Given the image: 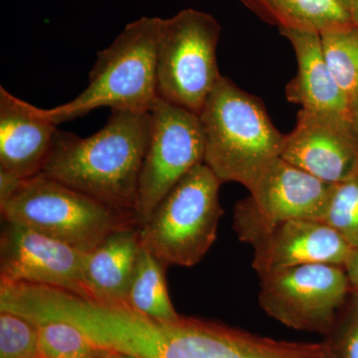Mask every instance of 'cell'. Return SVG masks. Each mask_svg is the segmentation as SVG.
<instances>
[{
    "mask_svg": "<svg viewBox=\"0 0 358 358\" xmlns=\"http://www.w3.org/2000/svg\"><path fill=\"white\" fill-rule=\"evenodd\" d=\"M150 133V114L112 110L88 138L57 129L42 173L136 218L138 181Z\"/></svg>",
    "mask_w": 358,
    "mask_h": 358,
    "instance_id": "6da1fadb",
    "label": "cell"
},
{
    "mask_svg": "<svg viewBox=\"0 0 358 358\" xmlns=\"http://www.w3.org/2000/svg\"><path fill=\"white\" fill-rule=\"evenodd\" d=\"M204 164L221 182L249 189L278 157L286 134L278 131L258 96L221 77L199 115Z\"/></svg>",
    "mask_w": 358,
    "mask_h": 358,
    "instance_id": "7a4b0ae2",
    "label": "cell"
},
{
    "mask_svg": "<svg viewBox=\"0 0 358 358\" xmlns=\"http://www.w3.org/2000/svg\"><path fill=\"white\" fill-rule=\"evenodd\" d=\"M162 18L143 16L129 23L98 54L87 88L70 102L42 109L55 124L72 121L98 108L145 114L157 95V47Z\"/></svg>",
    "mask_w": 358,
    "mask_h": 358,
    "instance_id": "3957f363",
    "label": "cell"
},
{
    "mask_svg": "<svg viewBox=\"0 0 358 358\" xmlns=\"http://www.w3.org/2000/svg\"><path fill=\"white\" fill-rule=\"evenodd\" d=\"M0 210L6 222L28 226L82 252L91 251L115 231L138 226L136 216L44 173L20 179L13 192L0 201Z\"/></svg>",
    "mask_w": 358,
    "mask_h": 358,
    "instance_id": "277c9868",
    "label": "cell"
},
{
    "mask_svg": "<svg viewBox=\"0 0 358 358\" xmlns=\"http://www.w3.org/2000/svg\"><path fill=\"white\" fill-rule=\"evenodd\" d=\"M221 183L206 164L193 167L138 227L141 246L166 268L199 264L217 237Z\"/></svg>",
    "mask_w": 358,
    "mask_h": 358,
    "instance_id": "5b68a950",
    "label": "cell"
},
{
    "mask_svg": "<svg viewBox=\"0 0 358 358\" xmlns=\"http://www.w3.org/2000/svg\"><path fill=\"white\" fill-rule=\"evenodd\" d=\"M221 27L210 14L188 8L162 20L157 47V95L200 115L222 77L216 49Z\"/></svg>",
    "mask_w": 358,
    "mask_h": 358,
    "instance_id": "8992f818",
    "label": "cell"
},
{
    "mask_svg": "<svg viewBox=\"0 0 358 358\" xmlns=\"http://www.w3.org/2000/svg\"><path fill=\"white\" fill-rule=\"evenodd\" d=\"M259 303L289 329L331 334L350 292L345 267L312 264L260 275Z\"/></svg>",
    "mask_w": 358,
    "mask_h": 358,
    "instance_id": "52a82bcc",
    "label": "cell"
},
{
    "mask_svg": "<svg viewBox=\"0 0 358 358\" xmlns=\"http://www.w3.org/2000/svg\"><path fill=\"white\" fill-rule=\"evenodd\" d=\"M138 181L136 221L143 225L173 186L204 164L205 141L199 115L157 99Z\"/></svg>",
    "mask_w": 358,
    "mask_h": 358,
    "instance_id": "ba28073f",
    "label": "cell"
},
{
    "mask_svg": "<svg viewBox=\"0 0 358 358\" xmlns=\"http://www.w3.org/2000/svg\"><path fill=\"white\" fill-rule=\"evenodd\" d=\"M334 186L278 157L235 206L234 228L241 241L253 245L277 224L294 219L324 221Z\"/></svg>",
    "mask_w": 358,
    "mask_h": 358,
    "instance_id": "9c48e42d",
    "label": "cell"
},
{
    "mask_svg": "<svg viewBox=\"0 0 358 358\" xmlns=\"http://www.w3.org/2000/svg\"><path fill=\"white\" fill-rule=\"evenodd\" d=\"M84 253L28 226L6 222L0 240L1 286L39 285L87 299Z\"/></svg>",
    "mask_w": 358,
    "mask_h": 358,
    "instance_id": "30bf717a",
    "label": "cell"
},
{
    "mask_svg": "<svg viewBox=\"0 0 358 358\" xmlns=\"http://www.w3.org/2000/svg\"><path fill=\"white\" fill-rule=\"evenodd\" d=\"M282 159L315 178L338 185L358 174V131L355 120L301 109L285 138Z\"/></svg>",
    "mask_w": 358,
    "mask_h": 358,
    "instance_id": "8fae6325",
    "label": "cell"
},
{
    "mask_svg": "<svg viewBox=\"0 0 358 358\" xmlns=\"http://www.w3.org/2000/svg\"><path fill=\"white\" fill-rule=\"evenodd\" d=\"M252 266L259 275L327 264L345 267L352 247L324 221L294 219L270 228L253 244Z\"/></svg>",
    "mask_w": 358,
    "mask_h": 358,
    "instance_id": "7c38bea8",
    "label": "cell"
},
{
    "mask_svg": "<svg viewBox=\"0 0 358 358\" xmlns=\"http://www.w3.org/2000/svg\"><path fill=\"white\" fill-rule=\"evenodd\" d=\"M57 126L42 109L0 87V171L20 179L41 173Z\"/></svg>",
    "mask_w": 358,
    "mask_h": 358,
    "instance_id": "4fadbf2b",
    "label": "cell"
},
{
    "mask_svg": "<svg viewBox=\"0 0 358 358\" xmlns=\"http://www.w3.org/2000/svg\"><path fill=\"white\" fill-rule=\"evenodd\" d=\"M138 227L115 231L85 252L82 277L87 300L102 305H126L129 287L140 256Z\"/></svg>",
    "mask_w": 358,
    "mask_h": 358,
    "instance_id": "5bb4252c",
    "label": "cell"
},
{
    "mask_svg": "<svg viewBox=\"0 0 358 358\" xmlns=\"http://www.w3.org/2000/svg\"><path fill=\"white\" fill-rule=\"evenodd\" d=\"M280 32L293 46L298 62L296 77L286 87L288 101L300 105L301 109L353 117L352 107L327 64L319 33Z\"/></svg>",
    "mask_w": 358,
    "mask_h": 358,
    "instance_id": "9a60e30c",
    "label": "cell"
},
{
    "mask_svg": "<svg viewBox=\"0 0 358 358\" xmlns=\"http://www.w3.org/2000/svg\"><path fill=\"white\" fill-rule=\"evenodd\" d=\"M280 30L322 33L355 25L343 0H241Z\"/></svg>",
    "mask_w": 358,
    "mask_h": 358,
    "instance_id": "2e32d148",
    "label": "cell"
},
{
    "mask_svg": "<svg viewBox=\"0 0 358 358\" xmlns=\"http://www.w3.org/2000/svg\"><path fill=\"white\" fill-rule=\"evenodd\" d=\"M166 270V266L141 246L126 305L150 319L164 322L178 319L180 315L176 313L167 291Z\"/></svg>",
    "mask_w": 358,
    "mask_h": 358,
    "instance_id": "e0dca14e",
    "label": "cell"
},
{
    "mask_svg": "<svg viewBox=\"0 0 358 358\" xmlns=\"http://www.w3.org/2000/svg\"><path fill=\"white\" fill-rule=\"evenodd\" d=\"M320 35L329 69L353 112L358 101V28L353 25Z\"/></svg>",
    "mask_w": 358,
    "mask_h": 358,
    "instance_id": "ac0fdd59",
    "label": "cell"
},
{
    "mask_svg": "<svg viewBox=\"0 0 358 358\" xmlns=\"http://www.w3.org/2000/svg\"><path fill=\"white\" fill-rule=\"evenodd\" d=\"M38 327L40 358H106L107 352L99 348L78 327L69 322L52 320Z\"/></svg>",
    "mask_w": 358,
    "mask_h": 358,
    "instance_id": "d6986e66",
    "label": "cell"
},
{
    "mask_svg": "<svg viewBox=\"0 0 358 358\" xmlns=\"http://www.w3.org/2000/svg\"><path fill=\"white\" fill-rule=\"evenodd\" d=\"M324 221L352 248L358 247V174L334 186Z\"/></svg>",
    "mask_w": 358,
    "mask_h": 358,
    "instance_id": "ffe728a7",
    "label": "cell"
},
{
    "mask_svg": "<svg viewBox=\"0 0 358 358\" xmlns=\"http://www.w3.org/2000/svg\"><path fill=\"white\" fill-rule=\"evenodd\" d=\"M0 358H40L37 324L23 315L0 310Z\"/></svg>",
    "mask_w": 358,
    "mask_h": 358,
    "instance_id": "44dd1931",
    "label": "cell"
},
{
    "mask_svg": "<svg viewBox=\"0 0 358 358\" xmlns=\"http://www.w3.org/2000/svg\"><path fill=\"white\" fill-rule=\"evenodd\" d=\"M327 343L336 358H358V308Z\"/></svg>",
    "mask_w": 358,
    "mask_h": 358,
    "instance_id": "7402d4cb",
    "label": "cell"
},
{
    "mask_svg": "<svg viewBox=\"0 0 358 358\" xmlns=\"http://www.w3.org/2000/svg\"><path fill=\"white\" fill-rule=\"evenodd\" d=\"M346 275L350 285L358 289V247L353 248L345 265Z\"/></svg>",
    "mask_w": 358,
    "mask_h": 358,
    "instance_id": "603a6c76",
    "label": "cell"
},
{
    "mask_svg": "<svg viewBox=\"0 0 358 358\" xmlns=\"http://www.w3.org/2000/svg\"><path fill=\"white\" fill-rule=\"evenodd\" d=\"M343 1L352 16L353 23L358 28V0H343Z\"/></svg>",
    "mask_w": 358,
    "mask_h": 358,
    "instance_id": "cb8c5ba5",
    "label": "cell"
},
{
    "mask_svg": "<svg viewBox=\"0 0 358 358\" xmlns=\"http://www.w3.org/2000/svg\"><path fill=\"white\" fill-rule=\"evenodd\" d=\"M106 358H138L131 357V355H124V353L107 352Z\"/></svg>",
    "mask_w": 358,
    "mask_h": 358,
    "instance_id": "d4e9b609",
    "label": "cell"
},
{
    "mask_svg": "<svg viewBox=\"0 0 358 358\" xmlns=\"http://www.w3.org/2000/svg\"><path fill=\"white\" fill-rule=\"evenodd\" d=\"M353 120H355V127H357L358 131V101L357 105H355V109H353Z\"/></svg>",
    "mask_w": 358,
    "mask_h": 358,
    "instance_id": "484cf974",
    "label": "cell"
},
{
    "mask_svg": "<svg viewBox=\"0 0 358 358\" xmlns=\"http://www.w3.org/2000/svg\"><path fill=\"white\" fill-rule=\"evenodd\" d=\"M329 358H336V357H334L333 350H331V355H329Z\"/></svg>",
    "mask_w": 358,
    "mask_h": 358,
    "instance_id": "4316f807",
    "label": "cell"
}]
</instances>
